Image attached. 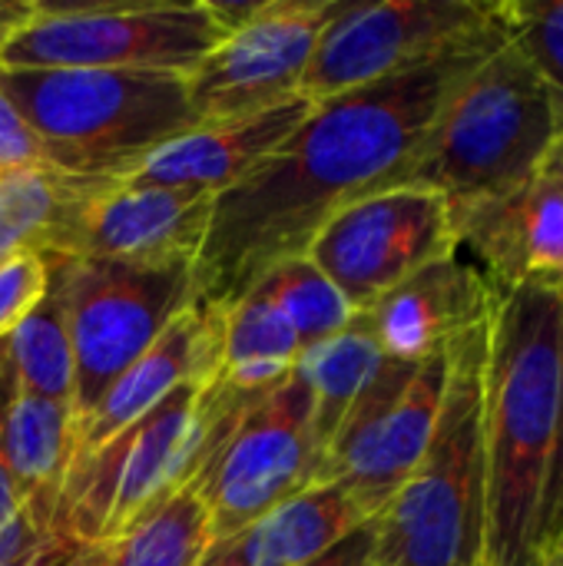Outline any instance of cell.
<instances>
[{
  "label": "cell",
  "mask_w": 563,
  "mask_h": 566,
  "mask_svg": "<svg viewBox=\"0 0 563 566\" xmlns=\"http://www.w3.org/2000/svg\"><path fill=\"white\" fill-rule=\"evenodd\" d=\"M508 40L494 23L451 53L315 103L275 156L216 196L196 298L229 308L275 265L309 252L319 229L352 202L398 189L455 86Z\"/></svg>",
  "instance_id": "6da1fadb"
},
{
  "label": "cell",
  "mask_w": 563,
  "mask_h": 566,
  "mask_svg": "<svg viewBox=\"0 0 563 566\" xmlns=\"http://www.w3.org/2000/svg\"><path fill=\"white\" fill-rule=\"evenodd\" d=\"M561 289L521 285L498 302L484 371V566H541V507L561 378Z\"/></svg>",
  "instance_id": "7a4b0ae2"
},
{
  "label": "cell",
  "mask_w": 563,
  "mask_h": 566,
  "mask_svg": "<svg viewBox=\"0 0 563 566\" xmlns=\"http://www.w3.org/2000/svg\"><path fill=\"white\" fill-rule=\"evenodd\" d=\"M563 143V103L504 40L448 96L402 186L445 196L451 219L534 179Z\"/></svg>",
  "instance_id": "3957f363"
},
{
  "label": "cell",
  "mask_w": 563,
  "mask_h": 566,
  "mask_svg": "<svg viewBox=\"0 0 563 566\" xmlns=\"http://www.w3.org/2000/svg\"><path fill=\"white\" fill-rule=\"evenodd\" d=\"M0 90L37 133L46 169L83 182H119L199 126L173 73L0 66Z\"/></svg>",
  "instance_id": "277c9868"
},
{
  "label": "cell",
  "mask_w": 563,
  "mask_h": 566,
  "mask_svg": "<svg viewBox=\"0 0 563 566\" xmlns=\"http://www.w3.org/2000/svg\"><path fill=\"white\" fill-rule=\"evenodd\" d=\"M488 345L491 322L448 348V388L428 451L378 514L385 566H484Z\"/></svg>",
  "instance_id": "5b68a950"
},
{
  "label": "cell",
  "mask_w": 563,
  "mask_h": 566,
  "mask_svg": "<svg viewBox=\"0 0 563 566\" xmlns=\"http://www.w3.org/2000/svg\"><path fill=\"white\" fill-rule=\"evenodd\" d=\"M222 23L209 0L50 7L0 53L3 70H139L189 76L219 43Z\"/></svg>",
  "instance_id": "8992f818"
},
{
  "label": "cell",
  "mask_w": 563,
  "mask_h": 566,
  "mask_svg": "<svg viewBox=\"0 0 563 566\" xmlns=\"http://www.w3.org/2000/svg\"><path fill=\"white\" fill-rule=\"evenodd\" d=\"M73 348V424L192 305V265L136 269L93 259H46Z\"/></svg>",
  "instance_id": "52a82bcc"
},
{
  "label": "cell",
  "mask_w": 563,
  "mask_h": 566,
  "mask_svg": "<svg viewBox=\"0 0 563 566\" xmlns=\"http://www.w3.org/2000/svg\"><path fill=\"white\" fill-rule=\"evenodd\" d=\"M445 388L448 352L425 361L385 355L319 461L312 484H342L368 517H378L425 458Z\"/></svg>",
  "instance_id": "ba28073f"
},
{
  "label": "cell",
  "mask_w": 563,
  "mask_h": 566,
  "mask_svg": "<svg viewBox=\"0 0 563 566\" xmlns=\"http://www.w3.org/2000/svg\"><path fill=\"white\" fill-rule=\"evenodd\" d=\"M494 23L478 0H345L325 27L299 96L325 103L375 80L431 63Z\"/></svg>",
  "instance_id": "9c48e42d"
},
{
  "label": "cell",
  "mask_w": 563,
  "mask_h": 566,
  "mask_svg": "<svg viewBox=\"0 0 563 566\" xmlns=\"http://www.w3.org/2000/svg\"><path fill=\"white\" fill-rule=\"evenodd\" d=\"M455 249V222L445 196L421 186H398L332 216L312 239L305 259L362 315L418 269Z\"/></svg>",
  "instance_id": "30bf717a"
},
{
  "label": "cell",
  "mask_w": 563,
  "mask_h": 566,
  "mask_svg": "<svg viewBox=\"0 0 563 566\" xmlns=\"http://www.w3.org/2000/svg\"><path fill=\"white\" fill-rule=\"evenodd\" d=\"M345 0H269L186 76L199 126L246 119L299 99V86L325 27Z\"/></svg>",
  "instance_id": "8fae6325"
},
{
  "label": "cell",
  "mask_w": 563,
  "mask_h": 566,
  "mask_svg": "<svg viewBox=\"0 0 563 566\" xmlns=\"http://www.w3.org/2000/svg\"><path fill=\"white\" fill-rule=\"evenodd\" d=\"M312 395L295 368L226 441L196 484L212 541H239L282 501L312 484Z\"/></svg>",
  "instance_id": "7c38bea8"
},
{
  "label": "cell",
  "mask_w": 563,
  "mask_h": 566,
  "mask_svg": "<svg viewBox=\"0 0 563 566\" xmlns=\"http://www.w3.org/2000/svg\"><path fill=\"white\" fill-rule=\"evenodd\" d=\"M216 196L199 189L90 182L66 212L50 255L136 269L196 265Z\"/></svg>",
  "instance_id": "4fadbf2b"
},
{
  "label": "cell",
  "mask_w": 563,
  "mask_h": 566,
  "mask_svg": "<svg viewBox=\"0 0 563 566\" xmlns=\"http://www.w3.org/2000/svg\"><path fill=\"white\" fill-rule=\"evenodd\" d=\"M451 222L458 252L484 275L498 302L521 285H563V192L548 166L514 192Z\"/></svg>",
  "instance_id": "5bb4252c"
},
{
  "label": "cell",
  "mask_w": 563,
  "mask_h": 566,
  "mask_svg": "<svg viewBox=\"0 0 563 566\" xmlns=\"http://www.w3.org/2000/svg\"><path fill=\"white\" fill-rule=\"evenodd\" d=\"M222 368V308L192 298V305L136 358L100 401L73 424L66 474L100 454L129 424L149 415L179 385H209ZM63 474V478H66ZM63 488V484H60Z\"/></svg>",
  "instance_id": "9a60e30c"
},
{
  "label": "cell",
  "mask_w": 563,
  "mask_h": 566,
  "mask_svg": "<svg viewBox=\"0 0 563 566\" xmlns=\"http://www.w3.org/2000/svg\"><path fill=\"white\" fill-rule=\"evenodd\" d=\"M498 298L484 275L455 249L418 269L358 318L378 342L382 355L425 361L448 352L461 335L491 322Z\"/></svg>",
  "instance_id": "2e32d148"
},
{
  "label": "cell",
  "mask_w": 563,
  "mask_h": 566,
  "mask_svg": "<svg viewBox=\"0 0 563 566\" xmlns=\"http://www.w3.org/2000/svg\"><path fill=\"white\" fill-rule=\"evenodd\" d=\"M309 109L312 103L299 96L246 119L196 126L192 133L156 149L143 166H136L119 182L199 189L209 196H222L236 189L242 179H249L256 169H262L275 156V149L302 126Z\"/></svg>",
  "instance_id": "e0dca14e"
},
{
  "label": "cell",
  "mask_w": 563,
  "mask_h": 566,
  "mask_svg": "<svg viewBox=\"0 0 563 566\" xmlns=\"http://www.w3.org/2000/svg\"><path fill=\"white\" fill-rule=\"evenodd\" d=\"M0 448L20 504L56 527L60 484L73 448V411L27 395L10 381L0 418Z\"/></svg>",
  "instance_id": "ac0fdd59"
},
{
  "label": "cell",
  "mask_w": 563,
  "mask_h": 566,
  "mask_svg": "<svg viewBox=\"0 0 563 566\" xmlns=\"http://www.w3.org/2000/svg\"><path fill=\"white\" fill-rule=\"evenodd\" d=\"M372 521L342 484H309L239 537L246 566H305Z\"/></svg>",
  "instance_id": "d6986e66"
},
{
  "label": "cell",
  "mask_w": 563,
  "mask_h": 566,
  "mask_svg": "<svg viewBox=\"0 0 563 566\" xmlns=\"http://www.w3.org/2000/svg\"><path fill=\"white\" fill-rule=\"evenodd\" d=\"M299 361L295 328L259 289L222 308V368L216 378L249 395H272L292 378Z\"/></svg>",
  "instance_id": "ffe728a7"
},
{
  "label": "cell",
  "mask_w": 563,
  "mask_h": 566,
  "mask_svg": "<svg viewBox=\"0 0 563 566\" xmlns=\"http://www.w3.org/2000/svg\"><path fill=\"white\" fill-rule=\"evenodd\" d=\"M382 348L365 328V322L355 315V322L338 332L335 338L302 352L299 371L309 381L312 395V478L325 451L332 448L342 421L348 418L352 405L372 381L375 368L382 365Z\"/></svg>",
  "instance_id": "44dd1931"
},
{
  "label": "cell",
  "mask_w": 563,
  "mask_h": 566,
  "mask_svg": "<svg viewBox=\"0 0 563 566\" xmlns=\"http://www.w3.org/2000/svg\"><path fill=\"white\" fill-rule=\"evenodd\" d=\"M90 182L46 166L0 172V262L17 255H50L56 232Z\"/></svg>",
  "instance_id": "7402d4cb"
},
{
  "label": "cell",
  "mask_w": 563,
  "mask_h": 566,
  "mask_svg": "<svg viewBox=\"0 0 563 566\" xmlns=\"http://www.w3.org/2000/svg\"><path fill=\"white\" fill-rule=\"evenodd\" d=\"M13 388L66 405L73 411V348L60 292L50 285L40 305L3 338Z\"/></svg>",
  "instance_id": "603a6c76"
},
{
  "label": "cell",
  "mask_w": 563,
  "mask_h": 566,
  "mask_svg": "<svg viewBox=\"0 0 563 566\" xmlns=\"http://www.w3.org/2000/svg\"><path fill=\"white\" fill-rule=\"evenodd\" d=\"M216 547L209 511L196 484L166 501L126 537L113 541L106 566H202Z\"/></svg>",
  "instance_id": "cb8c5ba5"
},
{
  "label": "cell",
  "mask_w": 563,
  "mask_h": 566,
  "mask_svg": "<svg viewBox=\"0 0 563 566\" xmlns=\"http://www.w3.org/2000/svg\"><path fill=\"white\" fill-rule=\"evenodd\" d=\"M256 289L289 318L302 352L335 338L355 322L352 305L305 255L275 265Z\"/></svg>",
  "instance_id": "d4e9b609"
},
{
  "label": "cell",
  "mask_w": 563,
  "mask_h": 566,
  "mask_svg": "<svg viewBox=\"0 0 563 566\" xmlns=\"http://www.w3.org/2000/svg\"><path fill=\"white\" fill-rule=\"evenodd\" d=\"M498 20L518 53L563 103V0L498 3Z\"/></svg>",
  "instance_id": "484cf974"
},
{
  "label": "cell",
  "mask_w": 563,
  "mask_h": 566,
  "mask_svg": "<svg viewBox=\"0 0 563 566\" xmlns=\"http://www.w3.org/2000/svg\"><path fill=\"white\" fill-rule=\"evenodd\" d=\"M50 289V262L43 255H17L0 262V342L40 305Z\"/></svg>",
  "instance_id": "4316f807"
},
{
  "label": "cell",
  "mask_w": 563,
  "mask_h": 566,
  "mask_svg": "<svg viewBox=\"0 0 563 566\" xmlns=\"http://www.w3.org/2000/svg\"><path fill=\"white\" fill-rule=\"evenodd\" d=\"M563 305V285H561ZM563 527V328H561V378H557V424H554V451L544 484V507H541V551L548 554Z\"/></svg>",
  "instance_id": "83f0119b"
},
{
  "label": "cell",
  "mask_w": 563,
  "mask_h": 566,
  "mask_svg": "<svg viewBox=\"0 0 563 566\" xmlns=\"http://www.w3.org/2000/svg\"><path fill=\"white\" fill-rule=\"evenodd\" d=\"M40 166H46V163H43V149H40L37 133L27 126L20 109L0 90V172L40 169Z\"/></svg>",
  "instance_id": "f1b7e54d"
},
{
  "label": "cell",
  "mask_w": 563,
  "mask_h": 566,
  "mask_svg": "<svg viewBox=\"0 0 563 566\" xmlns=\"http://www.w3.org/2000/svg\"><path fill=\"white\" fill-rule=\"evenodd\" d=\"M305 566H385L382 557V527L378 517L365 521L358 531H352L342 544H335L329 554L315 557Z\"/></svg>",
  "instance_id": "f546056e"
},
{
  "label": "cell",
  "mask_w": 563,
  "mask_h": 566,
  "mask_svg": "<svg viewBox=\"0 0 563 566\" xmlns=\"http://www.w3.org/2000/svg\"><path fill=\"white\" fill-rule=\"evenodd\" d=\"M37 17V0H0V53Z\"/></svg>",
  "instance_id": "4dcf8cb0"
},
{
  "label": "cell",
  "mask_w": 563,
  "mask_h": 566,
  "mask_svg": "<svg viewBox=\"0 0 563 566\" xmlns=\"http://www.w3.org/2000/svg\"><path fill=\"white\" fill-rule=\"evenodd\" d=\"M202 566H246V560H242V551H239V541L216 544V547L209 551V557L202 560Z\"/></svg>",
  "instance_id": "1f68e13d"
},
{
  "label": "cell",
  "mask_w": 563,
  "mask_h": 566,
  "mask_svg": "<svg viewBox=\"0 0 563 566\" xmlns=\"http://www.w3.org/2000/svg\"><path fill=\"white\" fill-rule=\"evenodd\" d=\"M548 169L554 172V179H557V186H561V192H563V143L554 149V156L548 159Z\"/></svg>",
  "instance_id": "d6a6232c"
},
{
  "label": "cell",
  "mask_w": 563,
  "mask_h": 566,
  "mask_svg": "<svg viewBox=\"0 0 563 566\" xmlns=\"http://www.w3.org/2000/svg\"><path fill=\"white\" fill-rule=\"evenodd\" d=\"M541 566H563V547L561 551H551V554L544 557V564Z\"/></svg>",
  "instance_id": "836d02e7"
},
{
  "label": "cell",
  "mask_w": 563,
  "mask_h": 566,
  "mask_svg": "<svg viewBox=\"0 0 563 566\" xmlns=\"http://www.w3.org/2000/svg\"><path fill=\"white\" fill-rule=\"evenodd\" d=\"M93 566H106V551H100V557L93 560Z\"/></svg>",
  "instance_id": "e575fe53"
},
{
  "label": "cell",
  "mask_w": 563,
  "mask_h": 566,
  "mask_svg": "<svg viewBox=\"0 0 563 566\" xmlns=\"http://www.w3.org/2000/svg\"><path fill=\"white\" fill-rule=\"evenodd\" d=\"M561 547H563V527H561V537H557V544H554L551 551H561ZM551 551H548V554H551ZM548 554H544V557H548Z\"/></svg>",
  "instance_id": "d590c367"
}]
</instances>
